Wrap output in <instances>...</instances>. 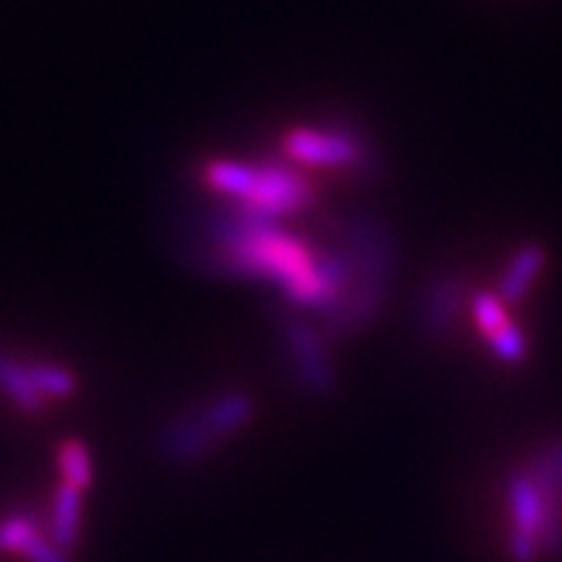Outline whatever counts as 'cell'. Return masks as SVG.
<instances>
[{
  "instance_id": "obj_3",
  "label": "cell",
  "mask_w": 562,
  "mask_h": 562,
  "mask_svg": "<svg viewBox=\"0 0 562 562\" xmlns=\"http://www.w3.org/2000/svg\"><path fill=\"white\" fill-rule=\"evenodd\" d=\"M284 339L290 344L292 360H294V372H297L300 383L305 385L307 391L328 393L334 389V370L331 362H328L326 351H323V344L318 334L313 331L311 326L297 318L284 321Z\"/></svg>"
},
{
  "instance_id": "obj_13",
  "label": "cell",
  "mask_w": 562,
  "mask_h": 562,
  "mask_svg": "<svg viewBox=\"0 0 562 562\" xmlns=\"http://www.w3.org/2000/svg\"><path fill=\"white\" fill-rule=\"evenodd\" d=\"M21 554H24L30 562H70L66 550H60L58 544L50 542V539H45L42 533L37 539H32Z\"/></svg>"
},
{
  "instance_id": "obj_9",
  "label": "cell",
  "mask_w": 562,
  "mask_h": 562,
  "mask_svg": "<svg viewBox=\"0 0 562 562\" xmlns=\"http://www.w3.org/2000/svg\"><path fill=\"white\" fill-rule=\"evenodd\" d=\"M60 469L68 484L87 490L91 484V459L81 440H66L60 446Z\"/></svg>"
},
{
  "instance_id": "obj_10",
  "label": "cell",
  "mask_w": 562,
  "mask_h": 562,
  "mask_svg": "<svg viewBox=\"0 0 562 562\" xmlns=\"http://www.w3.org/2000/svg\"><path fill=\"white\" fill-rule=\"evenodd\" d=\"M539 263H542V252L539 250H526L518 256V261L510 266L508 277H505V284H503L505 300L521 297V294L526 292V286H529L531 277L537 273Z\"/></svg>"
},
{
  "instance_id": "obj_6",
  "label": "cell",
  "mask_w": 562,
  "mask_h": 562,
  "mask_svg": "<svg viewBox=\"0 0 562 562\" xmlns=\"http://www.w3.org/2000/svg\"><path fill=\"white\" fill-rule=\"evenodd\" d=\"M81 492L74 484H63L55 495L53 503V542L60 547V550H74L76 542H79L81 533Z\"/></svg>"
},
{
  "instance_id": "obj_4",
  "label": "cell",
  "mask_w": 562,
  "mask_h": 562,
  "mask_svg": "<svg viewBox=\"0 0 562 562\" xmlns=\"http://www.w3.org/2000/svg\"><path fill=\"white\" fill-rule=\"evenodd\" d=\"M203 417L209 419V425L214 427V432L220 435L222 440H227L229 435L240 432L245 425L252 419L256 414V404L248 393L243 391H227L222 396L211 398L209 404L201 406Z\"/></svg>"
},
{
  "instance_id": "obj_5",
  "label": "cell",
  "mask_w": 562,
  "mask_h": 562,
  "mask_svg": "<svg viewBox=\"0 0 562 562\" xmlns=\"http://www.w3.org/2000/svg\"><path fill=\"white\" fill-rule=\"evenodd\" d=\"M0 393L21 412H42L45 406V396L32 383L30 368L13 360L11 355L0 351Z\"/></svg>"
},
{
  "instance_id": "obj_8",
  "label": "cell",
  "mask_w": 562,
  "mask_h": 562,
  "mask_svg": "<svg viewBox=\"0 0 562 562\" xmlns=\"http://www.w3.org/2000/svg\"><path fill=\"white\" fill-rule=\"evenodd\" d=\"M42 533L40 521L30 513H11L0 521V552L21 554L24 547Z\"/></svg>"
},
{
  "instance_id": "obj_7",
  "label": "cell",
  "mask_w": 562,
  "mask_h": 562,
  "mask_svg": "<svg viewBox=\"0 0 562 562\" xmlns=\"http://www.w3.org/2000/svg\"><path fill=\"white\" fill-rule=\"evenodd\" d=\"M30 368V375H32V383L37 385V391L42 396H53V398H68L74 396L76 391V375L66 368H60V364H53V362H32L26 364Z\"/></svg>"
},
{
  "instance_id": "obj_11",
  "label": "cell",
  "mask_w": 562,
  "mask_h": 562,
  "mask_svg": "<svg viewBox=\"0 0 562 562\" xmlns=\"http://www.w3.org/2000/svg\"><path fill=\"white\" fill-rule=\"evenodd\" d=\"M474 315L487 339H492V336L508 326V315H505L501 300H497L495 294H480L474 302Z\"/></svg>"
},
{
  "instance_id": "obj_1",
  "label": "cell",
  "mask_w": 562,
  "mask_h": 562,
  "mask_svg": "<svg viewBox=\"0 0 562 562\" xmlns=\"http://www.w3.org/2000/svg\"><path fill=\"white\" fill-rule=\"evenodd\" d=\"M510 508V552L516 562H531L542 552L547 531V508L531 474H513L508 482Z\"/></svg>"
},
{
  "instance_id": "obj_12",
  "label": "cell",
  "mask_w": 562,
  "mask_h": 562,
  "mask_svg": "<svg viewBox=\"0 0 562 562\" xmlns=\"http://www.w3.org/2000/svg\"><path fill=\"white\" fill-rule=\"evenodd\" d=\"M490 341H492V347H495V355H501L503 360H508V362L521 360L524 351H526L521 331H518V328H513L510 323L503 328V331H497L495 336H492Z\"/></svg>"
},
{
  "instance_id": "obj_2",
  "label": "cell",
  "mask_w": 562,
  "mask_h": 562,
  "mask_svg": "<svg viewBox=\"0 0 562 562\" xmlns=\"http://www.w3.org/2000/svg\"><path fill=\"white\" fill-rule=\"evenodd\" d=\"M220 442L222 438L209 425V419L203 417L201 406L165 422V427L157 435V448L161 459L172 463H193L206 459Z\"/></svg>"
}]
</instances>
